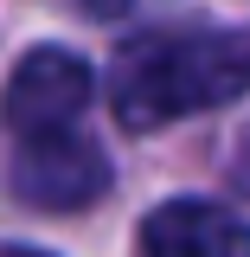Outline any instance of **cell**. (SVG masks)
Returning a JSON list of instances; mask_svg holds the SVG:
<instances>
[{
    "mask_svg": "<svg viewBox=\"0 0 250 257\" xmlns=\"http://www.w3.org/2000/svg\"><path fill=\"white\" fill-rule=\"evenodd\" d=\"M250 90V32H148L109 71V109L128 128H160Z\"/></svg>",
    "mask_w": 250,
    "mask_h": 257,
    "instance_id": "cell-1",
    "label": "cell"
},
{
    "mask_svg": "<svg viewBox=\"0 0 250 257\" xmlns=\"http://www.w3.org/2000/svg\"><path fill=\"white\" fill-rule=\"evenodd\" d=\"M90 96H96V77H90V64L77 58V52L32 45L26 58L13 64V77H7L0 116H7V128L20 142L26 135H58V128H71L90 109Z\"/></svg>",
    "mask_w": 250,
    "mask_h": 257,
    "instance_id": "cell-2",
    "label": "cell"
},
{
    "mask_svg": "<svg viewBox=\"0 0 250 257\" xmlns=\"http://www.w3.org/2000/svg\"><path fill=\"white\" fill-rule=\"evenodd\" d=\"M13 193L39 206V212H84L90 199H103L109 187V161L96 142H84L77 128H58V135H26L20 155H13Z\"/></svg>",
    "mask_w": 250,
    "mask_h": 257,
    "instance_id": "cell-3",
    "label": "cell"
},
{
    "mask_svg": "<svg viewBox=\"0 0 250 257\" xmlns=\"http://www.w3.org/2000/svg\"><path fill=\"white\" fill-rule=\"evenodd\" d=\"M135 257H250V225L218 199H167L141 219Z\"/></svg>",
    "mask_w": 250,
    "mask_h": 257,
    "instance_id": "cell-4",
    "label": "cell"
},
{
    "mask_svg": "<svg viewBox=\"0 0 250 257\" xmlns=\"http://www.w3.org/2000/svg\"><path fill=\"white\" fill-rule=\"evenodd\" d=\"M0 257H52V251H32V244H7Z\"/></svg>",
    "mask_w": 250,
    "mask_h": 257,
    "instance_id": "cell-5",
    "label": "cell"
}]
</instances>
